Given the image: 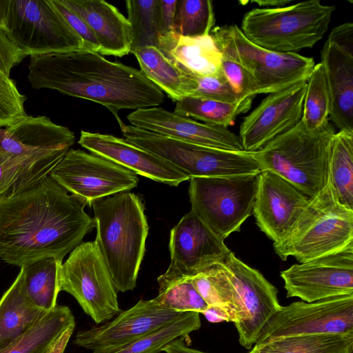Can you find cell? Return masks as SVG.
<instances>
[{
  "mask_svg": "<svg viewBox=\"0 0 353 353\" xmlns=\"http://www.w3.org/2000/svg\"><path fill=\"white\" fill-rule=\"evenodd\" d=\"M62 260L44 258L21 268L24 273L27 295L39 308L50 311L56 307L59 289V272Z\"/></svg>",
  "mask_w": 353,
  "mask_h": 353,
  "instance_id": "30",
  "label": "cell"
},
{
  "mask_svg": "<svg viewBox=\"0 0 353 353\" xmlns=\"http://www.w3.org/2000/svg\"><path fill=\"white\" fill-rule=\"evenodd\" d=\"M74 327L70 309L57 305L0 353H63Z\"/></svg>",
  "mask_w": 353,
  "mask_h": 353,
  "instance_id": "25",
  "label": "cell"
},
{
  "mask_svg": "<svg viewBox=\"0 0 353 353\" xmlns=\"http://www.w3.org/2000/svg\"><path fill=\"white\" fill-rule=\"evenodd\" d=\"M183 69L199 76L221 72V52L211 34L187 37L172 32L159 39V48Z\"/></svg>",
  "mask_w": 353,
  "mask_h": 353,
  "instance_id": "26",
  "label": "cell"
},
{
  "mask_svg": "<svg viewBox=\"0 0 353 353\" xmlns=\"http://www.w3.org/2000/svg\"><path fill=\"white\" fill-rule=\"evenodd\" d=\"M84 207L50 176L0 196V259L20 268L44 258L63 261L95 228Z\"/></svg>",
  "mask_w": 353,
  "mask_h": 353,
  "instance_id": "1",
  "label": "cell"
},
{
  "mask_svg": "<svg viewBox=\"0 0 353 353\" xmlns=\"http://www.w3.org/2000/svg\"><path fill=\"white\" fill-rule=\"evenodd\" d=\"M252 99L229 103L188 96L176 102L174 112L204 123L228 128L239 114L250 109Z\"/></svg>",
  "mask_w": 353,
  "mask_h": 353,
  "instance_id": "32",
  "label": "cell"
},
{
  "mask_svg": "<svg viewBox=\"0 0 353 353\" xmlns=\"http://www.w3.org/2000/svg\"><path fill=\"white\" fill-rule=\"evenodd\" d=\"M252 348L259 353H353V333L291 336Z\"/></svg>",
  "mask_w": 353,
  "mask_h": 353,
  "instance_id": "31",
  "label": "cell"
},
{
  "mask_svg": "<svg viewBox=\"0 0 353 353\" xmlns=\"http://www.w3.org/2000/svg\"><path fill=\"white\" fill-rule=\"evenodd\" d=\"M190 74L192 81V92L190 96L229 103L241 100L223 73L207 77L196 75L191 72Z\"/></svg>",
  "mask_w": 353,
  "mask_h": 353,
  "instance_id": "40",
  "label": "cell"
},
{
  "mask_svg": "<svg viewBox=\"0 0 353 353\" xmlns=\"http://www.w3.org/2000/svg\"><path fill=\"white\" fill-rule=\"evenodd\" d=\"M127 119L131 125L161 136L224 150L244 151L239 137L228 128L196 121L161 107L136 110Z\"/></svg>",
  "mask_w": 353,
  "mask_h": 353,
  "instance_id": "21",
  "label": "cell"
},
{
  "mask_svg": "<svg viewBox=\"0 0 353 353\" xmlns=\"http://www.w3.org/2000/svg\"><path fill=\"white\" fill-rule=\"evenodd\" d=\"M215 23L210 0H177L173 32L187 37L210 35Z\"/></svg>",
  "mask_w": 353,
  "mask_h": 353,
  "instance_id": "36",
  "label": "cell"
},
{
  "mask_svg": "<svg viewBox=\"0 0 353 353\" xmlns=\"http://www.w3.org/2000/svg\"><path fill=\"white\" fill-rule=\"evenodd\" d=\"M63 1L90 26L100 46L99 54L121 57L130 52L131 24L115 6L103 0Z\"/></svg>",
  "mask_w": 353,
  "mask_h": 353,
  "instance_id": "23",
  "label": "cell"
},
{
  "mask_svg": "<svg viewBox=\"0 0 353 353\" xmlns=\"http://www.w3.org/2000/svg\"><path fill=\"white\" fill-rule=\"evenodd\" d=\"M184 313L163 308L154 299H141L112 321L79 331L74 343L93 353L119 347L160 329Z\"/></svg>",
  "mask_w": 353,
  "mask_h": 353,
  "instance_id": "18",
  "label": "cell"
},
{
  "mask_svg": "<svg viewBox=\"0 0 353 353\" xmlns=\"http://www.w3.org/2000/svg\"><path fill=\"white\" fill-rule=\"evenodd\" d=\"M287 297L311 303L353 294V245L281 272Z\"/></svg>",
  "mask_w": 353,
  "mask_h": 353,
  "instance_id": "17",
  "label": "cell"
},
{
  "mask_svg": "<svg viewBox=\"0 0 353 353\" xmlns=\"http://www.w3.org/2000/svg\"><path fill=\"white\" fill-rule=\"evenodd\" d=\"M2 181H3V169H2V166L0 163V196H1Z\"/></svg>",
  "mask_w": 353,
  "mask_h": 353,
  "instance_id": "50",
  "label": "cell"
},
{
  "mask_svg": "<svg viewBox=\"0 0 353 353\" xmlns=\"http://www.w3.org/2000/svg\"><path fill=\"white\" fill-rule=\"evenodd\" d=\"M9 3L10 0H0V26L4 29L8 14Z\"/></svg>",
  "mask_w": 353,
  "mask_h": 353,
  "instance_id": "49",
  "label": "cell"
},
{
  "mask_svg": "<svg viewBox=\"0 0 353 353\" xmlns=\"http://www.w3.org/2000/svg\"><path fill=\"white\" fill-rule=\"evenodd\" d=\"M301 121L310 130L329 121L330 100L323 65L315 64L306 81Z\"/></svg>",
  "mask_w": 353,
  "mask_h": 353,
  "instance_id": "37",
  "label": "cell"
},
{
  "mask_svg": "<svg viewBox=\"0 0 353 353\" xmlns=\"http://www.w3.org/2000/svg\"><path fill=\"white\" fill-rule=\"evenodd\" d=\"M202 314L208 321L212 323L222 321L234 323L236 321V316L233 313L220 306L208 305Z\"/></svg>",
  "mask_w": 353,
  "mask_h": 353,
  "instance_id": "46",
  "label": "cell"
},
{
  "mask_svg": "<svg viewBox=\"0 0 353 353\" xmlns=\"http://www.w3.org/2000/svg\"><path fill=\"white\" fill-rule=\"evenodd\" d=\"M97 228L95 241L117 292L136 287L145 252L148 225L139 196L123 192L92 205Z\"/></svg>",
  "mask_w": 353,
  "mask_h": 353,
  "instance_id": "4",
  "label": "cell"
},
{
  "mask_svg": "<svg viewBox=\"0 0 353 353\" xmlns=\"http://www.w3.org/2000/svg\"><path fill=\"white\" fill-rule=\"evenodd\" d=\"M353 333V294L281 306L265 325L254 347L304 335Z\"/></svg>",
  "mask_w": 353,
  "mask_h": 353,
  "instance_id": "14",
  "label": "cell"
},
{
  "mask_svg": "<svg viewBox=\"0 0 353 353\" xmlns=\"http://www.w3.org/2000/svg\"><path fill=\"white\" fill-rule=\"evenodd\" d=\"M334 128L330 121L314 130L302 121L254 152L261 171L281 176L308 197L320 192L328 179Z\"/></svg>",
  "mask_w": 353,
  "mask_h": 353,
  "instance_id": "5",
  "label": "cell"
},
{
  "mask_svg": "<svg viewBox=\"0 0 353 353\" xmlns=\"http://www.w3.org/2000/svg\"><path fill=\"white\" fill-rule=\"evenodd\" d=\"M197 292L208 304L223 307L239 317L235 290L220 263L214 264L191 278Z\"/></svg>",
  "mask_w": 353,
  "mask_h": 353,
  "instance_id": "34",
  "label": "cell"
},
{
  "mask_svg": "<svg viewBox=\"0 0 353 353\" xmlns=\"http://www.w3.org/2000/svg\"><path fill=\"white\" fill-rule=\"evenodd\" d=\"M334 6L319 0L276 8H253L242 19L240 30L252 43L281 53H297L312 48L328 29Z\"/></svg>",
  "mask_w": 353,
  "mask_h": 353,
  "instance_id": "7",
  "label": "cell"
},
{
  "mask_svg": "<svg viewBox=\"0 0 353 353\" xmlns=\"http://www.w3.org/2000/svg\"><path fill=\"white\" fill-rule=\"evenodd\" d=\"M28 79L34 89L55 90L99 103L119 124V110L156 107L165 98L141 70L92 51L32 56Z\"/></svg>",
  "mask_w": 353,
  "mask_h": 353,
  "instance_id": "2",
  "label": "cell"
},
{
  "mask_svg": "<svg viewBox=\"0 0 353 353\" xmlns=\"http://www.w3.org/2000/svg\"><path fill=\"white\" fill-rule=\"evenodd\" d=\"M74 141V132L46 116H27L0 128L1 196L18 194L49 176Z\"/></svg>",
  "mask_w": 353,
  "mask_h": 353,
  "instance_id": "3",
  "label": "cell"
},
{
  "mask_svg": "<svg viewBox=\"0 0 353 353\" xmlns=\"http://www.w3.org/2000/svg\"><path fill=\"white\" fill-rule=\"evenodd\" d=\"M49 176L84 206L137 186L134 172L101 156L70 149Z\"/></svg>",
  "mask_w": 353,
  "mask_h": 353,
  "instance_id": "13",
  "label": "cell"
},
{
  "mask_svg": "<svg viewBox=\"0 0 353 353\" xmlns=\"http://www.w3.org/2000/svg\"><path fill=\"white\" fill-rule=\"evenodd\" d=\"M157 304L176 312H197L203 313L208 304L193 285L191 278L176 281L159 290L154 298Z\"/></svg>",
  "mask_w": 353,
  "mask_h": 353,
  "instance_id": "38",
  "label": "cell"
},
{
  "mask_svg": "<svg viewBox=\"0 0 353 353\" xmlns=\"http://www.w3.org/2000/svg\"><path fill=\"white\" fill-rule=\"evenodd\" d=\"M327 41L353 52V23L347 22L334 27L331 31Z\"/></svg>",
  "mask_w": 353,
  "mask_h": 353,
  "instance_id": "45",
  "label": "cell"
},
{
  "mask_svg": "<svg viewBox=\"0 0 353 353\" xmlns=\"http://www.w3.org/2000/svg\"><path fill=\"white\" fill-rule=\"evenodd\" d=\"M5 29L25 57L84 50L52 0H10Z\"/></svg>",
  "mask_w": 353,
  "mask_h": 353,
  "instance_id": "11",
  "label": "cell"
},
{
  "mask_svg": "<svg viewBox=\"0 0 353 353\" xmlns=\"http://www.w3.org/2000/svg\"><path fill=\"white\" fill-rule=\"evenodd\" d=\"M132 54L143 74L172 100L177 102L191 95L192 81L190 72L167 57L159 49L145 47Z\"/></svg>",
  "mask_w": 353,
  "mask_h": 353,
  "instance_id": "28",
  "label": "cell"
},
{
  "mask_svg": "<svg viewBox=\"0 0 353 353\" xmlns=\"http://www.w3.org/2000/svg\"><path fill=\"white\" fill-rule=\"evenodd\" d=\"M125 7L132 32L130 52L149 46L159 49V0H127Z\"/></svg>",
  "mask_w": 353,
  "mask_h": 353,
  "instance_id": "35",
  "label": "cell"
},
{
  "mask_svg": "<svg viewBox=\"0 0 353 353\" xmlns=\"http://www.w3.org/2000/svg\"><path fill=\"white\" fill-rule=\"evenodd\" d=\"M119 125L127 141L169 161L189 179L261 172L254 152L206 147L161 136L123 122Z\"/></svg>",
  "mask_w": 353,
  "mask_h": 353,
  "instance_id": "8",
  "label": "cell"
},
{
  "mask_svg": "<svg viewBox=\"0 0 353 353\" xmlns=\"http://www.w3.org/2000/svg\"><path fill=\"white\" fill-rule=\"evenodd\" d=\"M199 314L186 312L174 321L130 343L97 353H159L174 340L186 338L199 330L201 325Z\"/></svg>",
  "mask_w": 353,
  "mask_h": 353,
  "instance_id": "33",
  "label": "cell"
},
{
  "mask_svg": "<svg viewBox=\"0 0 353 353\" xmlns=\"http://www.w3.org/2000/svg\"><path fill=\"white\" fill-rule=\"evenodd\" d=\"M353 245V210L335 197L327 179L325 187L309 198L307 203L288 234L273 243L283 261L294 256L307 262Z\"/></svg>",
  "mask_w": 353,
  "mask_h": 353,
  "instance_id": "6",
  "label": "cell"
},
{
  "mask_svg": "<svg viewBox=\"0 0 353 353\" xmlns=\"http://www.w3.org/2000/svg\"><path fill=\"white\" fill-rule=\"evenodd\" d=\"M328 180L336 199L353 210V132H335L330 152Z\"/></svg>",
  "mask_w": 353,
  "mask_h": 353,
  "instance_id": "29",
  "label": "cell"
},
{
  "mask_svg": "<svg viewBox=\"0 0 353 353\" xmlns=\"http://www.w3.org/2000/svg\"><path fill=\"white\" fill-rule=\"evenodd\" d=\"M249 353H259V352L254 350L253 348H252V350Z\"/></svg>",
  "mask_w": 353,
  "mask_h": 353,
  "instance_id": "51",
  "label": "cell"
},
{
  "mask_svg": "<svg viewBox=\"0 0 353 353\" xmlns=\"http://www.w3.org/2000/svg\"><path fill=\"white\" fill-rule=\"evenodd\" d=\"M48 312L35 305L26 294L22 268L0 299V351L14 343Z\"/></svg>",
  "mask_w": 353,
  "mask_h": 353,
  "instance_id": "27",
  "label": "cell"
},
{
  "mask_svg": "<svg viewBox=\"0 0 353 353\" xmlns=\"http://www.w3.org/2000/svg\"><path fill=\"white\" fill-rule=\"evenodd\" d=\"M59 289L71 294L96 323L121 312L117 290L95 241L82 242L62 263Z\"/></svg>",
  "mask_w": 353,
  "mask_h": 353,
  "instance_id": "12",
  "label": "cell"
},
{
  "mask_svg": "<svg viewBox=\"0 0 353 353\" xmlns=\"http://www.w3.org/2000/svg\"><path fill=\"white\" fill-rule=\"evenodd\" d=\"M72 28L81 38L84 43V50L99 52L100 46L87 23L72 8L68 6L63 0H52Z\"/></svg>",
  "mask_w": 353,
  "mask_h": 353,
  "instance_id": "42",
  "label": "cell"
},
{
  "mask_svg": "<svg viewBox=\"0 0 353 353\" xmlns=\"http://www.w3.org/2000/svg\"><path fill=\"white\" fill-rule=\"evenodd\" d=\"M191 210L222 240L252 214L258 174L189 179Z\"/></svg>",
  "mask_w": 353,
  "mask_h": 353,
  "instance_id": "10",
  "label": "cell"
},
{
  "mask_svg": "<svg viewBox=\"0 0 353 353\" xmlns=\"http://www.w3.org/2000/svg\"><path fill=\"white\" fill-rule=\"evenodd\" d=\"M185 339L181 337L174 340L163 351L166 353H206L188 347L184 342Z\"/></svg>",
  "mask_w": 353,
  "mask_h": 353,
  "instance_id": "47",
  "label": "cell"
},
{
  "mask_svg": "<svg viewBox=\"0 0 353 353\" xmlns=\"http://www.w3.org/2000/svg\"><path fill=\"white\" fill-rule=\"evenodd\" d=\"M169 248L170 264L157 279L159 290L221 263L231 252L192 210L171 230Z\"/></svg>",
  "mask_w": 353,
  "mask_h": 353,
  "instance_id": "15",
  "label": "cell"
},
{
  "mask_svg": "<svg viewBox=\"0 0 353 353\" xmlns=\"http://www.w3.org/2000/svg\"><path fill=\"white\" fill-rule=\"evenodd\" d=\"M329 91V121L353 132V52L326 41L321 52Z\"/></svg>",
  "mask_w": 353,
  "mask_h": 353,
  "instance_id": "24",
  "label": "cell"
},
{
  "mask_svg": "<svg viewBox=\"0 0 353 353\" xmlns=\"http://www.w3.org/2000/svg\"><path fill=\"white\" fill-rule=\"evenodd\" d=\"M309 198L276 173L261 171L252 214L259 229L277 243L293 227Z\"/></svg>",
  "mask_w": 353,
  "mask_h": 353,
  "instance_id": "20",
  "label": "cell"
},
{
  "mask_svg": "<svg viewBox=\"0 0 353 353\" xmlns=\"http://www.w3.org/2000/svg\"><path fill=\"white\" fill-rule=\"evenodd\" d=\"M22 94L15 82L0 71V128L8 127L27 117Z\"/></svg>",
  "mask_w": 353,
  "mask_h": 353,
  "instance_id": "39",
  "label": "cell"
},
{
  "mask_svg": "<svg viewBox=\"0 0 353 353\" xmlns=\"http://www.w3.org/2000/svg\"><path fill=\"white\" fill-rule=\"evenodd\" d=\"M210 34L220 51L228 53L248 71L256 95L276 92L306 81L315 65L312 57L257 46L236 25L214 27Z\"/></svg>",
  "mask_w": 353,
  "mask_h": 353,
  "instance_id": "9",
  "label": "cell"
},
{
  "mask_svg": "<svg viewBox=\"0 0 353 353\" xmlns=\"http://www.w3.org/2000/svg\"><path fill=\"white\" fill-rule=\"evenodd\" d=\"M177 0H159V28L160 37L173 32Z\"/></svg>",
  "mask_w": 353,
  "mask_h": 353,
  "instance_id": "44",
  "label": "cell"
},
{
  "mask_svg": "<svg viewBox=\"0 0 353 353\" xmlns=\"http://www.w3.org/2000/svg\"><path fill=\"white\" fill-rule=\"evenodd\" d=\"M78 143L91 153L157 182L178 186L190 179L164 159L111 134L81 130Z\"/></svg>",
  "mask_w": 353,
  "mask_h": 353,
  "instance_id": "22",
  "label": "cell"
},
{
  "mask_svg": "<svg viewBox=\"0 0 353 353\" xmlns=\"http://www.w3.org/2000/svg\"><path fill=\"white\" fill-rule=\"evenodd\" d=\"M24 58L6 30L0 26V71L10 77L12 68Z\"/></svg>",
  "mask_w": 353,
  "mask_h": 353,
  "instance_id": "43",
  "label": "cell"
},
{
  "mask_svg": "<svg viewBox=\"0 0 353 353\" xmlns=\"http://www.w3.org/2000/svg\"><path fill=\"white\" fill-rule=\"evenodd\" d=\"M221 52V72L241 100L256 96V89L248 71L233 57Z\"/></svg>",
  "mask_w": 353,
  "mask_h": 353,
  "instance_id": "41",
  "label": "cell"
},
{
  "mask_svg": "<svg viewBox=\"0 0 353 353\" xmlns=\"http://www.w3.org/2000/svg\"><path fill=\"white\" fill-rule=\"evenodd\" d=\"M292 0H255L250 3H254L261 7H268L266 8H276L286 6L290 3Z\"/></svg>",
  "mask_w": 353,
  "mask_h": 353,
  "instance_id": "48",
  "label": "cell"
},
{
  "mask_svg": "<svg viewBox=\"0 0 353 353\" xmlns=\"http://www.w3.org/2000/svg\"><path fill=\"white\" fill-rule=\"evenodd\" d=\"M306 81L269 94L243 119L239 137L244 151L260 150L301 121Z\"/></svg>",
  "mask_w": 353,
  "mask_h": 353,
  "instance_id": "19",
  "label": "cell"
},
{
  "mask_svg": "<svg viewBox=\"0 0 353 353\" xmlns=\"http://www.w3.org/2000/svg\"><path fill=\"white\" fill-rule=\"evenodd\" d=\"M219 263L238 300L240 313L234 325L240 344L252 349L265 325L281 306L278 290L261 272L243 263L232 251Z\"/></svg>",
  "mask_w": 353,
  "mask_h": 353,
  "instance_id": "16",
  "label": "cell"
}]
</instances>
